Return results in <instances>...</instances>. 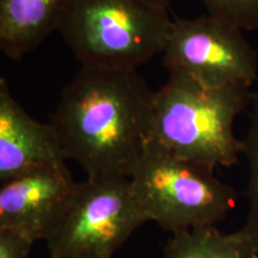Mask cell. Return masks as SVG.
<instances>
[{
  "instance_id": "1",
  "label": "cell",
  "mask_w": 258,
  "mask_h": 258,
  "mask_svg": "<svg viewBox=\"0 0 258 258\" xmlns=\"http://www.w3.org/2000/svg\"><path fill=\"white\" fill-rule=\"evenodd\" d=\"M153 95L137 70L82 66L49 123L88 178H129L152 139Z\"/></svg>"
},
{
  "instance_id": "2",
  "label": "cell",
  "mask_w": 258,
  "mask_h": 258,
  "mask_svg": "<svg viewBox=\"0 0 258 258\" xmlns=\"http://www.w3.org/2000/svg\"><path fill=\"white\" fill-rule=\"evenodd\" d=\"M251 98L249 86L206 88L170 74L153 95L152 139L177 156L213 169L234 165L243 154L234 122Z\"/></svg>"
},
{
  "instance_id": "3",
  "label": "cell",
  "mask_w": 258,
  "mask_h": 258,
  "mask_svg": "<svg viewBox=\"0 0 258 258\" xmlns=\"http://www.w3.org/2000/svg\"><path fill=\"white\" fill-rule=\"evenodd\" d=\"M171 22L143 0H66L56 31L82 66L137 70L163 53Z\"/></svg>"
},
{
  "instance_id": "4",
  "label": "cell",
  "mask_w": 258,
  "mask_h": 258,
  "mask_svg": "<svg viewBox=\"0 0 258 258\" xmlns=\"http://www.w3.org/2000/svg\"><path fill=\"white\" fill-rule=\"evenodd\" d=\"M214 171L151 139L129 178L150 221L173 234L215 226L237 206V190Z\"/></svg>"
},
{
  "instance_id": "5",
  "label": "cell",
  "mask_w": 258,
  "mask_h": 258,
  "mask_svg": "<svg viewBox=\"0 0 258 258\" xmlns=\"http://www.w3.org/2000/svg\"><path fill=\"white\" fill-rule=\"evenodd\" d=\"M147 221L131 178H88L47 240L49 258H111Z\"/></svg>"
},
{
  "instance_id": "6",
  "label": "cell",
  "mask_w": 258,
  "mask_h": 258,
  "mask_svg": "<svg viewBox=\"0 0 258 258\" xmlns=\"http://www.w3.org/2000/svg\"><path fill=\"white\" fill-rule=\"evenodd\" d=\"M163 63L206 88H250L258 76L257 51L243 30L208 14L172 19Z\"/></svg>"
},
{
  "instance_id": "7",
  "label": "cell",
  "mask_w": 258,
  "mask_h": 258,
  "mask_svg": "<svg viewBox=\"0 0 258 258\" xmlns=\"http://www.w3.org/2000/svg\"><path fill=\"white\" fill-rule=\"evenodd\" d=\"M78 183L66 164L29 170L2 183L0 227L12 228L32 240H48L69 208Z\"/></svg>"
},
{
  "instance_id": "8",
  "label": "cell",
  "mask_w": 258,
  "mask_h": 258,
  "mask_svg": "<svg viewBox=\"0 0 258 258\" xmlns=\"http://www.w3.org/2000/svg\"><path fill=\"white\" fill-rule=\"evenodd\" d=\"M59 139L50 123L31 117L16 101L8 80L0 78V182L29 170L63 163Z\"/></svg>"
},
{
  "instance_id": "9",
  "label": "cell",
  "mask_w": 258,
  "mask_h": 258,
  "mask_svg": "<svg viewBox=\"0 0 258 258\" xmlns=\"http://www.w3.org/2000/svg\"><path fill=\"white\" fill-rule=\"evenodd\" d=\"M66 0H0V49L19 60L56 31Z\"/></svg>"
},
{
  "instance_id": "10",
  "label": "cell",
  "mask_w": 258,
  "mask_h": 258,
  "mask_svg": "<svg viewBox=\"0 0 258 258\" xmlns=\"http://www.w3.org/2000/svg\"><path fill=\"white\" fill-rule=\"evenodd\" d=\"M165 258H258V237L246 226L222 233L215 226L177 232L164 249Z\"/></svg>"
},
{
  "instance_id": "11",
  "label": "cell",
  "mask_w": 258,
  "mask_h": 258,
  "mask_svg": "<svg viewBox=\"0 0 258 258\" xmlns=\"http://www.w3.org/2000/svg\"><path fill=\"white\" fill-rule=\"evenodd\" d=\"M243 154L249 165L247 200L249 214L245 226L258 237V90L252 92L250 103V125L243 140Z\"/></svg>"
},
{
  "instance_id": "12",
  "label": "cell",
  "mask_w": 258,
  "mask_h": 258,
  "mask_svg": "<svg viewBox=\"0 0 258 258\" xmlns=\"http://www.w3.org/2000/svg\"><path fill=\"white\" fill-rule=\"evenodd\" d=\"M207 14L241 30H258V0H200Z\"/></svg>"
},
{
  "instance_id": "13",
  "label": "cell",
  "mask_w": 258,
  "mask_h": 258,
  "mask_svg": "<svg viewBox=\"0 0 258 258\" xmlns=\"http://www.w3.org/2000/svg\"><path fill=\"white\" fill-rule=\"evenodd\" d=\"M35 243L22 232L0 227V258H28Z\"/></svg>"
},
{
  "instance_id": "14",
  "label": "cell",
  "mask_w": 258,
  "mask_h": 258,
  "mask_svg": "<svg viewBox=\"0 0 258 258\" xmlns=\"http://www.w3.org/2000/svg\"><path fill=\"white\" fill-rule=\"evenodd\" d=\"M143 2L147 3V4L156 6V8L159 9H165L169 10L170 4H171V0H143Z\"/></svg>"
}]
</instances>
